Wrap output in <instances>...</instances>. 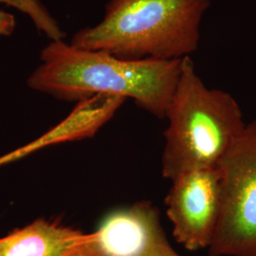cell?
<instances>
[{
  "mask_svg": "<svg viewBox=\"0 0 256 256\" xmlns=\"http://www.w3.org/2000/svg\"><path fill=\"white\" fill-rule=\"evenodd\" d=\"M92 234L99 256H142L165 236L158 212L148 202L112 212Z\"/></svg>",
  "mask_w": 256,
  "mask_h": 256,
  "instance_id": "6",
  "label": "cell"
},
{
  "mask_svg": "<svg viewBox=\"0 0 256 256\" xmlns=\"http://www.w3.org/2000/svg\"><path fill=\"white\" fill-rule=\"evenodd\" d=\"M182 59L124 60L56 40L42 50L40 64L30 75L28 86L63 101L80 102L96 95L130 98L142 110L164 119Z\"/></svg>",
  "mask_w": 256,
  "mask_h": 256,
  "instance_id": "1",
  "label": "cell"
},
{
  "mask_svg": "<svg viewBox=\"0 0 256 256\" xmlns=\"http://www.w3.org/2000/svg\"><path fill=\"white\" fill-rule=\"evenodd\" d=\"M0 4L8 5L26 14L37 30L44 34L50 41L64 40L62 28L41 0H0Z\"/></svg>",
  "mask_w": 256,
  "mask_h": 256,
  "instance_id": "8",
  "label": "cell"
},
{
  "mask_svg": "<svg viewBox=\"0 0 256 256\" xmlns=\"http://www.w3.org/2000/svg\"><path fill=\"white\" fill-rule=\"evenodd\" d=\"M16 21L14 16L0 10V37L10 36L16 30Z\"/></svg>",
  "mask_w": 256,
  "mask_h": 256,
  "instance_id": "11",
  "label": "cell"
},
{
  "mask_svg": "<svg viewBox=\"0 0 256 256\" xmlns=\"http://www.w3.org/2000/svg\"><path fill=\"white\" fill-rule=\"evenodd\" d=\"M165 118L162 176L218 167L246 128L236 100L228 92L205 86L190 56L182 72Z\"/></svg>",
  "mask_w": 256,
  "mask_h": 256,
  "instance_id": "3",
  "label": "cell"
},
{
  "mask_svg": "<svg viewBox=\"0 0 256 256\" xmlns=\"http://www.w3.org/2000/svg\"><path fill=\"white\" fill-rule=\"evenodd\" d=\"M221 210L210 256H256V120L218 165Z\"/></svg>",
  "mask_w": 256,
  "mask_h": 256,
  "instance_id": "4",
  "label": "cell"
},
{
  "mask_svg": "<svg viewBox=\"0 0 256 256\" xmlns=\"http://www.w3.org/2000/svg\"><path fill=\"white\" fill-rule=\"evenodd\" d=\"M88 234L56 222L36 220L0 238V256H64Z\"/></svg>",
  "mask_w": 256,
  "mask_h": 256,
  "instance_id": "7",
  "label": "cell"
},
{
  "mask_svg": "<svg viewBox=\"0 0 256 256\" xmlns=\"http://www.w3.org/2000/svg\"><path fill=\"white\" fill-rule=\"evenodd\" d=\"M142 256H180L171 247L166 236L160 239Z\"/></svg>",
  "mask_w": 256,
  "mask_h": 256,
  "instance_id": "9",
  "label": "cell"
},
{
  "mask_svg": "<svg viewBox=\"0 0 256 256\" xmlns=\"http://www.w3.org/2000/svg\"><path fill=\"white\" fill-rule=\"evenodd\" d=\"M64 256H99L98 250L95 246L93 234H90L88 239L79 245L78 247L74 248L68 254Z\"/></svg>",
  "mask_w": 256,
  "mask_h": 256,
  "instance_id": "10",
  "label": "cell"
},
{
  "mask_svg": "<svg viewBox=\"0 0 256 256\" xmlns=\"http://www.w3.org/2000/svg\"><path fill=\"white\" fill-rule=\"evenodd\" d=\"M174 239L189 250L209 248L220 221L218 167L192 171L172 180L165 198Z\"/></svg>",
  "mask_w": 256,
  "mask_h": 256,
  "instance_id": "5",
  "label": "cell"
},
{
  "mask_svg": "<svg viewBox=\"0 0 256 256\" xmlns=\"http://www.w3.org/2000/svg\"><path fill=\"white\" fill-rule=\"evenodd\" d=\"M210 0H110L101 21L74 34L72 46L124 60H176L194 54Z\"/></svg>",
  "mask_w": 256,
  "mask_h": 256,
  "instance_id": "2",
  "label": "cell"
}]
</instances>
